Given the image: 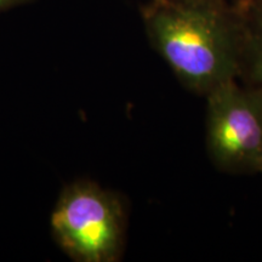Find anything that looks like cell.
Returning a JSON list of instances; mask_svg holds the SVG:
<instances>
[{
	"mask_svg": "<svg viewBox=\"0 0 262 262\" xmlns=\"http://www.w3.org/2000/svg\"><path fill=\"white\" fill-rule=\"evenodd\" d=\"M257 3H260V4H262V0H258V2Z\"/></svg>",
	"mask_w": 262,
	"mask_h": 262,
	"instance_id": "obj_8",
	"label": "cell"
},
{
	"mask_svg": "<svg viewBox=\"0 0 262 262\" xmlns=\"http://www.w3.org/2000/svg\"><path fill=\"white\" fill-rule=\"evenodd\" d=\"M206 140L222 168L262 171V86L233 79L209 91Z\"/></svg>",
	"mask_w": 262,
	"mask_h": 262,
	"instance_id": "obj_3",
	"label": "cell"
},
{
	"mask_svg": "<svg viewBox=\"0 0 262 262\" xmlns=\"http://www.w3.org/2000/svg\"><path fill=\"white\" fill-rule=\"evenodd\" d=\"M145 21L157 51L192 89L208 94L234 79L243 60V32L216 2L153 3Z\"/></svg>",
	"mask_w": 262,
	"mask_h": 262,
	"instance_id": "obj_1",
	"label": "cell"
},
{
	"mask_svg": "<svg viewBox=\"0 0 262 262\" xmlns=\"http://www.w3.org/2000/svg\"><path fill=\"white\" fill-rule=\"evenodd\" d=\"M169 0H153V3H166Z\"/></svg>",
	"mask_w": 262,
	"mask_h": 262,
	"instance_id": "obj_7",
	"label": "cell"
},
{
	"mask_svg": "<svg viewBox=\"0 0 262 262\" xmlns=\"http://www.w3.org/2000/svg\"><path fill=\"white\" fill-rule=\"evenodd\" d=\"M244 34L243 47L248 51L249 72L254 84L262 86V4L260 3L255 4L251 26Z\"/></svg>",
	"mask_w": 262,
	"mask_h": 262,
	"instance_id": "obj_4",
	"label": "cell"
},
{
	"mask_svg": "<svg viewBox=\"0 0 262 262\" xmlns=\"http://www.w3.org/2000/svg\"><path fill=\"white\" fill-rule=\"evenodd\" d=\"M186 2H217V0H186Z\"/></svg>",
	"mask_w": 262,
	"mask_h": 262,
	"instance_id": "obj_6",
	"label": "cell"
},
{
	"mask_svg": "<svg viewBox=\"0 0 262 262\" xmlns=\"http://www.w3.org/2000/svg\"><path fill=\"white\" fill-rule=\"evenodd\" d=\"M51 227L58 245L75 261L112 262L123 249L122 205L95 183L77 182L62 192Z\"/></svg>",
	"mask_w": 262,
	"mask_h": 262,
	"instance_id": "obj_2",
	"label": "cell"
},
{
	"mask_svg": "<svg viewBox=\"0 0 262 262\" xmlns=\"http://www.w3.org/2000/svg\"><path fill=\"white\" fill-rule=\"evenodd\" d=\"M28 2H31V0H0V12Z\"/></svg>",
	"mask_w": 262,
	"mask_h": 262,
	"instance_id": "obj_5",
	"label": "cell"
}]
</instances>
